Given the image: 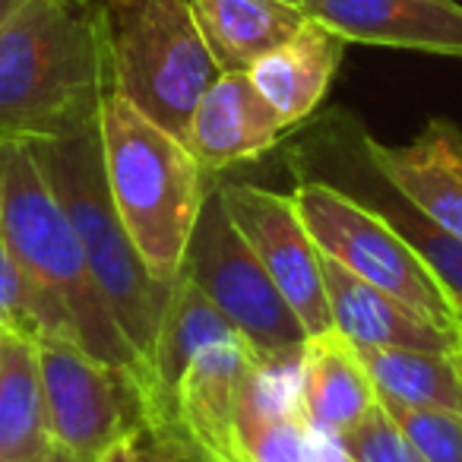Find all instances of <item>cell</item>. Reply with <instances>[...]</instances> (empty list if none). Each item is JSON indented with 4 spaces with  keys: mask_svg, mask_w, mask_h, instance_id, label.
I'll list each match as a JSON object with an SVG mask.
<instances>
[{
    "mask_svg": "<svg viewBox=\"0 0 462 462\" xmlns=\"http://www.w3.org/2000/svg\"><path fill=\"white\" fill-rule=\"evenodd\" d=\"M29 146L77 228L98 291L121 327L124 339L140 358L143 377V365L149 358L174 282H159L146 270L111 203L98 127L64 136V140L29 143Z\"/></svg>",
    "mask_w": 462,
    "mask_h": 462,
    "instance_id": "277c9868",
    "label": "cell"
},
{
    "mask_svg": "<svg viewBox=\"0 0 462 462\" xmlns=\"http://www.w3.org/2000/svg\"><path fill=\"white\" fill-rule=\"evenodd\" d=\"M180 276L216 304L260 358L276 367L298 365L308 329L228 218L218 187H212L199 209Z\"/></svg>",
    "mask_w": 462,
    "mask_h": 462,
    "instance_id": "52a82bcc",
    "label": "cell"
},
{
    "mask_svg": "<svg viewBox=\"0 0 462 462\" xmlns=\"http://www.w3.org/2000/svg\"><path fill=\"white\" fill-rule=\"evenodd\" d=\"M218 193L228 218L291 304L308 336L336 329L323 285V254L310 238L291 193L241 180L222 184Z\"/></svg>",
    "mask_w": 462,
    "mask_h": 462,
    "instance_id": "30bf717a",
    "label": "cell"
},
{
    "mask_svg": "<svg viewBox=\"0 0 462 462\" xmlns=\"http://www.w3.org/2000/svg\"><path fill=\"white\" fill-rule=\"evenodd\" d=\"M23 4H26V0H0V32L7 29V23L14 20V14L23 7Z\"/></svg>",
    "mask_w": 462,
    "mask_h": 462,
    "instance_id": "83f0119b",
    "label": "cell"
},
{
    "mask_svg": "<svg viewBox=\"0 0 462 462\" xmlns=\"http://www.w3.org/2000/svg\"><path fill=\"white\" fill-rule=\"evenodd\" d=\"M428 462H462V415L380 402Z\"/></svg>",
    "mask_w": 462,
    "mask_h": 462,
    "instance_id": "7402d4cb",
    "label": "cell"
},
{
    "mask_svg": "<svg viewBox=\"0 0 462 462\" xmlns=\"http://www.w3.org/2000/svg\"><path fill=\"white\" fill-rule=\"evenodd\" d=\"M348 42L320 20L308 16L285 45L251 67V79L289 127L304 124L333 86Z\"/></svg>",
    "mask_w": 462,
    "mask_h": 462,
    "instance_id": "ac0fdd59",
    "label": "cell"
},
{
    "mask_svg": "<svg viewBox=\"0 0 462 462\" xmlns=\"http://www.w3.org/2000/svg\"><path fill=\"white\" fill-rule=\"evenodd\" d=\"M0 336L42 342V323L32 285H29L26 273L20 270L4 235H0Z\"/></svg>",
    "mask_w": 462,
    "mask_h": 462,
    "instance_id": "d4e9b609",
    "label": "cell"
},
{
    "mask_svg": "<svg viewBox=\"0 0 462 462\" xmlns=\"http://www.w3.org/2000/svg\"><path fill=\"white\" fill-rule=\"evenodd\" d=\"M329 314L336 333L355 348H424V352H459L462 329H447L418 314L399 298L367 285L339 263L323 257Z\"/></svg>",
    "mask_w": 462,
    "mask_h": 462,
    "instance_id": "9a60e30c",
    "label": "cell"
},
{
    "mask_svg": "<svg viewBox=\"0 0 462 462\" xmlns=\"http://www.w3.org/2000/svg\"><path fill=\"white\" fill-rule=\"evenodd\" d=\"M289 130L251 73H218L193 111L184 143L209 174L263 159Z\"/></svg>",
    "mask_w": 462,
    "mask_h": 462,
    "instance_id": "7c38bea8",
    "label": "cell"
},
{
    "mask_svg": "<svg viewBox=\"0 0 462 462\" xmlns=\"http://www.w3.org/2000/svg\"><path fill=\"white\" fill-rule=\"evenodd\" d=\"M304 10L346 42L462 58L456 0H304Z\"/></svg>",
    "mask_w": 462,
    "mask_h": 462,
    "instance_id": "4fadbf2b",
    "label": "cell"
},
{
    "mask_svg": "<svg viewBox=\"0 0 462 462\" xmlns=\"http://www.w3.org/2000/svg\"><path fill=\"white\" fill-rule=\"evenodd\" d=\"M260 365L270 361L247 342H216L199 352L174 386L155 437L178 449L184 462H245L241 405L247 380Z\"/></svg>",
    "mask_w": 462,
    "mask_h": 462,
    "instance_id": "9c48e42d",
    "label": "cell"
},
{
    "mask_svg": "<svg viewBox=\"0 0 462 462\" xmlns=\"http://www.w3.org/2000/svg\"><path fill=\"white\" fill-rule=\"evenodd\" d=\"M42 390L51 447L98 459L115 443L152 430L149 402L134 367L108 365L70 342H39Z\"/></svg>",
    "mask_w": 462,
    "mask_h": 462,
    "instance_id": "ba28073f",
    "label": "cell"
},
{
    "mask_svg": "<svg viewBox=\"0 0 462 462\" xmlns=\"http://www.w3.org/2000/svg\"><path fill=\"white\" fill-rule=\"evenodd\" d=\"M336 447L352 462H428L383 405H377L365 421L342 434Z\"/></svg>",
    "mask_w": 462,
    "mask_h": 462,
    "instance_id": "603a6c76",
    "label": "cell"
},
{
    "mask_svg": "<svg viewBox=\"0 0 462 462\" xmlns=\"http://www.w3.org/2000/svg\"><path fill=\"white\" fill-rule=\"evenodd\" d=\"M98 462H184V459L178 456V449L168 447L152 430H143V434L115 443L108 453L98 456Z\"/></svg>",
    "mask_w": 462,
    "mask_h": 462,
    "instance_id": "484cf974",
    "label": "cell"
},
{
    "mask_svg": "<svg viewBox=\"0 0 462 462\" xmlns=\"http://www.w3.org/2000/svg\"><path fill=\"white\" fill-rule=\"evenodd\" d=\"M346 462H352V459H348V456H346Z\"/></svg>",
    "mask_w": 462,
    "mask_h": 462,
    "instance_id": "4dcf8cb0",
    "label": "cell"
},
{
    "mask_svg": "<svg viewBox=\"0 0 462 462\" xmlns=\"http://www.w3.org/2000/svg\"><path fill=\"white\" fill-rule=\"evenodd\" d=\"M459 352H462V346H459Z\"/></svg>",
    "mask_w": 462,
    "mask_h": 462,
    "instance_id": "1f68e13d",
    "label": "cell"
},
{
    "mask_svg": "<svg viewBox=\"0 0 462 462\" xmlns=\"http://www.w3.org/2000/svg\"><path fill=\"white\" fill-rule=\"evenodd\" d=\"M365 159L405 206L443 235L462 241V130L453 121L424 124L405 146H383L374 136H358Z\"/></svg>",
    "mask_w": 462,
    "mask_h": 462,
    "instance_id": "8fae6325",
    "label": "cell"
},
{
    "mask_svg": "<svg viewBox=\"0 0 462 462\" xmlns=\"http://www.w3.org/2000/svg\"><path fill=\"white\" fill-rule=\"evenodd\" d=\"M291 199L323 257L440 327L462 329L447 285L383 212L320 180L298 184Z\"/></svg>",
    "mask_w": 462,
    "mask_h": 462,
    "instance_id": "8992f818",
    "label": "cell"
},
{
    "mask_svg": "<svg viewBox=\"0 0 462 462\" xmlns=\"http://www.w3.org/2000/svg\"><path fill=\"white\" fill-rule=\"evenodd\" d=\"M295 367L260 365L251 374L241 405L245 462H346L336 440L317 434L291 405Z\"/></svg>",
    "mask_w": 462,
    "mask_h": 462,
    "instance_id": "e0dca14e",
    "label": "cell"
},
{
    "mask_svg": "<svg viewBox=\"0 0 462 462\" xmlns=\"http://www.w3.org/2000/svg\"><path fill=\"white\" fill-rule=\"evenodd\" d=\"M111 203L159 282L180 276L187 245L212 187L184 140L168 134L127 98L111 96L98 117Z\"/></svg>",
    "mask_w": 462,
    "mask_h": 462,
    "instance_id": "3957f363",
    "label": "cell"
},
{
    "mask_svg": "<svg viewBox=\"0 0 462 462\" xmlns=\"http://www.w3.org/2000/svg\"><path fill=\"white\" fill-rule=\"evenodd\" d=\"M32 462H98V459H79V456H70V453H64V449L51 447L48 453H42L39 459H32Z\"/></svg>",
    "mask_w": 462,
    "mask_h": 462,
    "instance_id": "4316f807",
    "label": "cell"
},
{
    "mask_svg": "<svg viewBox=\"0 0 462 462\" xmlns=\"http://www.w3.org/2000/svg\"><path fill=\"white\" fill-rule=\"evenodd\" d=\"M0 235L32 285L42 342H70L140 374V358L111 317L77 228L29 143L0 146Z\"/></svg>",
    "mask_w": 462,
    "mask_h": 462,
    "instance_id": "7a4b0ae2",
    "label": "cell"
},
{
    "mask_svg": "<svg viewBox=\"0 0 462 462\" xmlns=\"http://www.w3.org/2000/svg\"><path fill=\"white\" fill-rule=\"evenodd\" d=\"M380 402L462 415V352L358 348Z\"/></svg>",
    "mask_w": 462,
    "mask_h": 462,
    "instance_id": "44dd1931",
    "label": "cell"
},
{
    "mask_svg": "<svg viewBox=\"0 0 462 462\" xmlns=\"http://www.w3.org/2000/svg\"><path fill=\"white\" fill-rule=\"evenodd\" d=\"M115 96L187 140L218 64L193 20L190 0H105Z\"/></svg>",
    "mask_w": 462,
    "mask_h": 462,
    "instance_id": "5b68a950",
    "label": "cell"
},
{
    "mask_svg": "<svg viewBox=\"0 0 462 462\" xmlns=\"http://www.w3.org/2000/svg\"><path fill=\"white\" fill-rule=\"evenodd\" d=\"M291 405L317 434L339 440L380 405L358 348L329 329L308 336L291 380Z\"/></svg>",
    "mask_w": 462,
    "mask_h": 462,
    "instance_id": "5bb4252c",
    "label": "cell"
},
{
    "mask_svg": "<svg viewBox=\"0 0 462 462\" xmlns=\"http://www.w3.org/2000/svg\"><path fill=\"white\" fill-rule=\"evenodd\" d=\"M111 96L105 0H26L0 32V146L98 127Z\"/></svg>",
    "mask_w": 462,
    "mask_h": 462,
    "instance_id": "6da1fadb",
    "label": "cell"
},
{
    "mask_svg": "<svg viewBox=\"0 0 462 462\" xmlns=\"http://www.w3.org/2000/svg\"><path fill=\"white\" fill-rule=\"evenodd\" d=\"M190 10L222 73H247L308 23L285 0H190Z\"/></svg>",
    "mask_w": 462,
    "mask_h": 462,
    "instance_id": "d6986e66",
    "label": "cell"
},
{
    "mask_svg": "<svg viewBox=\"0 0 462 462\" xmlns=\"http://www.w3.org/2000/svg\"><path fill=\"white\" fill-rule=\"evenodd\" d=\"M48 449L39 342L0 336V462H32Z\"/></svg>",
    "mask_w": 462,
    "mask_h": 462,
    "instance_id": "ffe728a7",
    "label": "cell"
},
{
    "mask_svg": "<svg viewBox=\"0 0 462 462\" xmlns=\"http://www.w3.org/2000/svg\"><path fill=\"white\" fill-rule=\"evenodd\" d=\"M216 342H245V336L231 327V320H225V314H218L216 304L190 279L178 276L140 377L149 402L152 434L159 430L168 399H171L178 380L184 377V371L190 367V361Z\"/></svg>",
    "mask_w": 462,
    "mask_h": 462,
    "instance_id": "2e32d148",
    "label": "cell"
},
{
    "mask_svg": "<svg viewBox=\"0 0 462 462\" xmlns=\"http://www.w3.org/2000/svg\"><path fill=\"white\" fill-rule=\"evenodd\" d=\"M453 298V308H456V314H459V323H462V295H449Z\"/></svg>",
    "mask_w": 462,
    "mask_h": 462,
    "instance_id": "f1b7e54d",
    "label": "cell"
},
{
    "mask_svg": "<svg viewBox=\"0 0 462 462\" xmlns=\"http://www.w3.org/2000/svg\"><path fill=\"white\" fill-rule=\"evenodd\" d=\"M383 216L390 218L405 238H409V245L428 260V266L440 276V282L447 285L449 295H462V241L449 238L440 228L424 222L411 206H405V209H386Z\"/></svg>",
    "mask_w": 462,
    "mask_h": 462,
    "instance_id": "cb8c5ba5",
    "label": "cell"
},
{
    "mask_svg": "<svg viewBox=\"0 0 462 462\" xmlns=\"http://www.w3.org/2000/svg\"><path fill=\"white\" fill-rule=\"evenodd\" d=\"M285 4H291V7H304V0H285Z\"/></svg>",
    "mask_w": 462,
    "mask_h": 462,
    "instance_id": "f546056e",
    "label": "cell"
}]
</instances>
